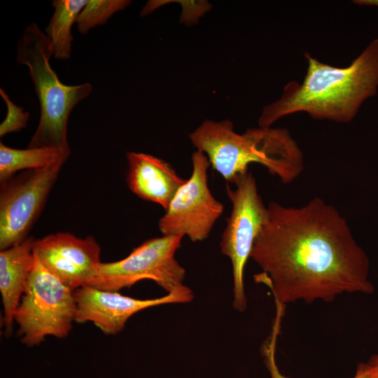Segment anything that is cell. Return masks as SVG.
Masks as SVG:
<instances>
[{"instance_id": "9c48e42d", "label": "cell", "mask_w": 378, "mask_h": 378, "mask_svg": "<svg viewBox=\"0 0 378 378\" xmlns=\"http://www.w3.org/2000/svg\"><path fill=\"white\" fill-rule=\"evenodd\" d=\"M64 162L27 170L1 183L0 248L22 243L40 215Z\"/></svg>"}, {"instance_id": "d6986e66", "label": "cell", "mask_w": 378, "mask_h": 378, "mask_svg": "<svg viewBox=\"0 0 378 378\" xmlns=\"http://www.w3.org/2000/svg\"><path fill=\"white\" fill-rule=\"evenodd\" d=\"M353 378H378V369L368 362L359 363Z\"/></svg>"}, {"instance_id": "8fae6325", "label": "cell", "mask_w": 378, "mask_h": 378, "mask_svg": "<svg viewBox=\"0 0 378 378\" xmlns=\"http://www.w3.org/2000/svg\"><path fill=\"white\" fill-rule=\"evenodd\" d=\"M100 251L93 237L79 238L67 232L50 234L34 242L41 264L74 291L85 285L101 262Z\"/></svg>"}, {"instance_id": "8992f818", "label": "cell", "mask_w": 378, "mask_h": 378, "mask_svg": "<svg viewBox=\"0 0 378 378\" xmlns=\"http://www.w3.org/2000/svg\"><path fill=\"white\" fill-rule=\"evenodd\" d=\"M183 236L162 235L143 242L125 258L100 262L85 285L118 291L142 280H151L167 293L185 286L186 270L175 258Z\"/></svg>"}, {"instance_id": "ba28073f", "label": "cell", "mask_w": 378, "mask_h": 378, "mask_svg": "<svg viewBox=\"0 0 378 378\" xmlns=\"http://www.w3.org/2000/svg\"><path fill=\"white\" fill-rule=\"evenodd\" d=\"M192 164L190 178L175 194L158 227L162 235L187 236L195 242L209 237L224 206L209 188L210 163L206 155L197 150L192 155Z\"/></svg>"}, {"instance_id": "6da1fadb", "label": "cell", "mask_w": 378, "mask_h": 378, "mask_svg": "<svg viewBox=\"0 0 378 378\" xmlns=\"http://www.w3.org/2000/svg\"><path fill=\"white\" fill-rule=\"evenodd\" d=\"M251 251L255 280L284 304L332 302L345 293L372 294L368 259L346 219L319 197L301 207L272 201Z\"/></svg>"}, {"instance_id": "277c9868", "label": "cell", "mask_w": 378, "mask_h": 378, "mask_svg": "<svg viewBox=\"0 0 378 378\" xmlns=\"http://www.w3.org/2000/svg\"><path fill=\"white\" fill-rule=\"evenodd\" d=\"M52 56L46 34L34 22L27 26L18 44L17 62L28 66L41 107L39 122L28 147L53 148L69 158V118L74 106L92 92V85L62 83L50 66Z\"/></svg>"}, {"instance_id": "5b68a950", "label": "cell", "mask_w": 378, "mask_h": 378, "mask_svg": "<svg viewBox=\"0 0 378 378\" xmlns=\"http://www.w3.org/2000/svg\"><path fill=\"white\" fill-rule=\"evenodd\" d=\"M76 309L74 291L50 273L35 255L34 269L14 316L21 342L32 347L47 336L67 337Z\"/></svg>"}, {"instance_id": "7c38bea8", "label": "cell", "mask_w": 378, "mask_h": 378, "mask_svg": "<svg viewBox=\"0 0 378 378\" xmlns=\"http://www.w3.org/2000/svg\"><path fill=\"white\" fill-rule=\"evenodd\" d=\"M127 183L140 198L157 203L166 210L186 183L167 161L150 154L128 152Z\"/></svg>"}, {"instance_id": "3957f363", "label": "cell", "mask_w": 378, "mask_h": 378, "mask_svg": "<svg viewBox=\"0 0 378 378\" xmlns=\"http://www.w3.org/2000/svg\"><path fill=\"white\" fill-rule=\"evenodd\" d=\"M189 137L228 183L248 171L251 163L262 164L284 183H291L304 169L302 152L285 128L259 127L240 134L229 120H206Z\"/></svg>"}, {"instance_id": "ffe728a7", "label": "cell", "mask_w": 378, "mask_h": 378, "mask_svg": "<svg viewBox=\"0 0 378 378\" xmlns=\"http://www.w3.org/2000/svg\"><path fill=\"white\" fill-rule=\"evenodd\" d=\"M353 2L360 6L378 7V0H354Z\"/></svg>"}, {"instance_id": "9a60e30c", "label": "cell", "mask_w": 378, "mask_h": 378, "mask_svg": "<svg viewBox=\"0 0 378 378\" xmlns=\"http://www.w3.org/2000/svg\"><path fill=\"white\" fill-rule=\"evenodd\" d=\"M88 1L54 0L55 11L46 29L53 56L55 59L65 60L71 57L73 36L71 27Z\"/></svg>"}, {"instance_id": "5bb4252c", "label": "cell", "mask_w": 378, "mask_h": 378, "mask_svg": "<svg viewBox=\"0 0 378 378\" xmlns=\"http://www.w3.org/2000/svg\"><path fill=\"white\" fill-rule=\"evenodd\" d=\"M68 158L59 150L50 147L16 149L0 144V181L4 183L22 170H35L58 162H65Z\"/></svg>"}, {"instance_id": "44dd1931", "label": "cell", "mask_w": 378, "mask_h": 378, "mask_svg": "<svg viewBox=\"0 0 378 378\" xmlns=\"http://www.w3.org/2000/svg\"><path fill=\"white\" fill-rule=\"evenodd\" d=\"M368 363L378 369V352L370 358Z\"/></svg>"}, {"instance_id": "4fadbf2b", "label": "cell", "mask_w": 378, "mask_h": 378, "mask_svg": "<svg viewBox=\"0 0 378 378\" xmlns=\"http://www.w3.org/2000/svg\"><path fill=\"white\" fill-rule=\"evenodd\" d=\"M33 237L0 252V292L1 294L4 326L10 336L14 316L26 289L35 263Z\"/></svg>"}, {"instance_id": "30bf717a", "label": "cell", "mask_w": 378, "mask_h": 378, "mask_svg": "<svg viewBox=\"0 0 378 378\" xmlns=\"http://www.w3.org/2000/svg\"><path fill=\"white\" fill-rule=\"evenodd\" d=\"M76 304L75 322H92L105 335H114L123 330L129 318L137 312L155 306L188 303L192 291L186 286L160 298L140 300L118 291L103 290L83 286L74 290Z\"/></svg>"}, {"instance_id": "e0dca14e", "label": "cell", "mask_w": 378, "mask_h": 378, "mask_svg": "<svg viewBox=\"0 0 378 378\" xmlns=\"http://www.w3.org/2000/svg\"><path fill=\"white\" fill-rule=\"evenodd\" d=\"M274 299L275 316L269 336L263 342L260 353L264 363L267 369L270 378H288L284 375L279 369L276 361V349L277 340L280 334L282 318L285 313L286 305Z\"/></svg>"}, {"instance_id": "7a4b0ae2", "label": "cell", "mask_w": 378, "mask_h": 378, "mask_svg": "<svg viewBox=\"0 0 378 378\" xmlns=\"http://www.w3.org/2000/svg\"><path fill=\"white\" fill-rule=\"evenodd\" d=\"M308 66L302 83L290 81L276 102L266 105L260 127H270L282 117L307 113L318 120L348 122L378 89V38L372 40L346 67H335L305 53Z\"/></svg>"}, {"instance_id": "52a82bcc", "label": "cell", "mask_w": 378, "mask_h": 378, "mask_svg": "<svg viewBox=\"0 0 378 378\" xmlns=\"http://www.w3.org/2000/svg\"><path fill=\"white\" fill-rule=\"evenodd\" d=\"M234 189L227 186L232 210L223 232L220 248L229 258L232 270V305L244 312L247 308L244 275L254 242L267 217V209L258 193L257 183L249 171L237 176Z\"/></svg>"}, {"instance_id": "ac0fdd59", "label": "cell", "mask_w": 378, "mask_h": 378, "mask_svg": "<svg viewBox=\"0 0 378 378\" xmlns=\"http://www.w3.org/2000/svg\"><path fill=\"white\" fill-rule=\"evenodd\" d=\"M0 94L7 106L6 116L0 125V136L2 137L6 134L19 132L26 127L29 113L14 104L2 88L0 89Z\"/></svg>"}, {"instance_id": "2e32d148", "label": "cell", "mask_w": 378, "mask_h": 378, "mask_svg": "<svg viewBox=\"0 0 378 378\" xmlns=\"http://www.w3.org/2000/svg\"><path fill=\"white\" fill-rule=\"evenodd\" d=\"M131 4L127 0H89L80 12L77 28L80 33L87 34L97 25L104 24L116 12L122 10Z\"/></svg>"}]
</instances>
